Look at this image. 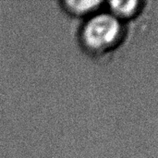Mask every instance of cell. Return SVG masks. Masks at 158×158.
Segmentation results:
<instances>
[{
  "mask_svg": "<svg viewBox=\"0 0 158 158\" xmlns=\"http://www.w3.org/2000/svg\"><path fill=\"white\" fill-rule=\"evenodd\" d=\"M104 5L102 1H66L64 6L66 10L76 17H84L88 19L94 14L101 10V6Z\"/></svg>",
  "mask_w": 158,
  "mask_h": 158,
  "instance_id": "3957f363",
  "label": "cell"
},
{
  "mask_svg": "<svg viewBox=\"0 0 158 158\" xmlns=\"http://www.w3.org/2000/svg\"><path fill=\"white\" fill-rule=\"evenodd\" d=\"M107 11L111 13L114 17L119 19L121 22L125 23L128 20L133 19L139 16L143 7L144 2L138 0L130 1H111L108 2Z\"/></svg>",
  "mask_w": 158,
  "mask_h": 158,
  "instance_id": "7a4b0ae2",
  "label": "cell"
},
{
  "mask_svg": "<svg viewBox=\"0 0 158 158\" xmlns=\"http://www.w3.org/2000/svg\"><path fill=\"white\" fill-rule=\"evenodd\" d=\"M124 28V23L107 10H100L86 19L81 30V41L88 52L107 53L121 44L125 35Z\"/></svg>",
  "mask_w": 158,
  "mask_h": 158,
  "instance_id": "6da1fadb",
  "label": "cell"
}]
</instances>
